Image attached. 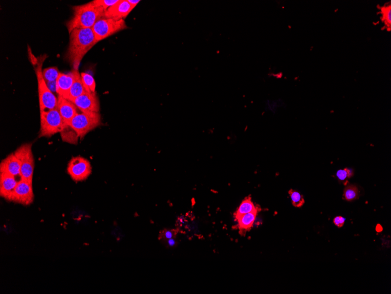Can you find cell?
<instances>
[{"mask_svg":"<svg viewBox=\"0 0 391 294\" xmlns=\"http://www.w3.org/2000/svg\"><path fill=\"white\" fill-rule=\"evenodd\" d=\"M97 43L92 28L75 29L70 33L69 47L65 59L73 69L79 70L82 59Z\"/></svg>","mask_w":391,"mask_h":294,"instance_id":"1","label":"cell"},{"mask_svg":"<svg viewBox=\"0 0 391 294\" xmlns=\"http://www.w3.org/2000/svg\"><path fill=\"white\" fill-rule=\"evenodd\" d=\"M346 169L347 172H348L349 179L352 178L354 175V171L353 169L350 168H346Z\"/></svg>","mask_w":391,"mask_h":294,"instance_id":"31","label":"cell"},{"mask_svg":"<svg viewBox=\"0 0 391 294\" xmlns=\"http://www.w3.org/2000/svg\"><path fill=\"white\" fill-rule=\"evenodd\" d=\"M72 102L81 112L99 113L100 103L96 93H84Z\"/></svg>","mask_w":391,"mask_h":294,"instance_id":"10","label":"cell"},{"mask_svg":"<svg viewBox=\"0 0 391 294\" xmlns=\"http://www.w3.org/2000/svg\"><path fill=\"white\" fill-rule=\"evenodd\" d=\"M46 57V55H43L39 58L34 57L32 60V62L35 66L38 79L40 112L56 109L58 107V98L47 87L43 76L42 68Z\"/></svg>","mask_w":391,"mask_h":294,"instance_id":"3","label":"cell"},{"mask_svg":"<svg viewBox=\"0 0 391 294\" xmlns=\"http://www.w3.org/2000/svg\"><path fill=\"white\" fill-rule=\"evenodd\" d=\"M102 123V117L99 113L82 112L77 113L68 125L75 131L78 137L83 138Z\"/></svg>","mask_w":391,"mask_h":294,"instance_id":"4","label":"cell"},{"mask_svg":"<svg viewBox=\"0 0 391 294\" xmlns=\"http://www.w3.org/2000/svg\"><path fill=\"white\" fill-rule=\"evenodd\" d=\"M336 177L339 181L345 184V185L348 182V179H349L348 172L346 169L338 171Z\"/></svg>","mask_w":391,"mask_h":294,"instance_id":"26","label":"cell"},{"mask_svg":"<svg viewBox=\"0 0 391 294\" xmlns=\"http://www.w3.org/2000/svg\"><path fill=\"white\" fill-rule=\"evenodd\" d=\"M379 10V14H381V20L384 25L383 29H386V31L391 30V3H386L382 6H378Z\"/></svg>","mask_w":391,"mask_h":294,"instance_id":"18","label":"cell"},{"mask_svg":"<svg viewBox=\"0 0 391 294\" xmlns=\"http://www.w3.org/2000/svg\"><path fill=\"white\" fill-rule=\"evenodd\" d=\"M120 0H94L92 2L95 6L104 9L105 11L110 8L111 7L116 5Z\"/></svg>","mask_w":391,"mask_h":294,"instance_id":"24","label":"cell"},{"mask_svg":"<svg viewBox=\"0 0 391 294\" xmlns=\"http://www.w3.org/2000/svg\"><path fill=\"white\" fill-rule=\"evenodd\" d=\"M0 173H5L14 177L21 176L20 160L15 155L14 153H11L2 160L0 163Z\"/></svg>","mask_w":391,"mask_h":294,"instance_id":"14","label":"cell"},{"mask_svg":"<svg viewBox=\"0 0 391 294\" xmlns=\"http://www.w3.org/2000/svg\"><path fill=\"white\" fill-rule=\"evenodd\" d=\"M75 80L73 71L65 74L61 73L57 80V93L58 96L65 98L68 94Z\"/></svg>","mask_w":391,"mask_h":294,"instance_id":"15","label":"cell"},{"mask_svg":"<svg viewBox=\"0 0 391 294\" xmlns=\"http://www.w3.org/2000/svg\"><path fill=\"white\" fill-rule=\"evenodd\" d=\"M58 111L64 123L66 125H68L74 116L78 113L77 112L78 109L72 101L64 97L58 96Z\"/></svg>","mask_w":391,"mask_h":294,"instance_id":"12","label":"cell"},{"mask_svg":"<svg viewBox=\"0 0 391 294\" xmlns=\"http://www.w3.org/2000/svg\"><path fill=\"white\" fill-rule=\"evenodd\" d=\"M167 241L169 247H175L177 244V242L175 238L169 239V240H167Z\"/></svg>","mask_w":391,"mask_h":294,"instance_id":"29","label":"cell"},{"mask_svg":"<svg viewBox=\"0 0 391 294\" xmlns=\"http://www.w3.org/2000/svg\"><path fill=\"white\" fill-rule=\"evenodd\" d=\"M346 221L345 218L341 216H337L333 220V223L335 226L338 228H341L344 226Z\"/></svg>","mask_w":391,"mask_h":294,"instance_id":"27","label":"cell"},{"mask_svg":"<svg viewBox=\"0 0 391 294\" xmlns=\"http://www.w3.org/2000/svg\"><path fill=\"white\" fill-rule=\"evenodd\" d=\"M73 71L74 74H75V80H74L73 83L69 93L65 97V99H67L71 101L87 93L85 88L84 87L79 70L73 69Z\"/></svg>","mask_w":391,"mask_h":294,"instance_id":"16","label":"cell"},{"mask_svg":"<svg viewBox=\"0 0 391 294\" xmlns=\"http://www.w3.org/2000/svg\"><path fill=\"white\" fill-rule=\"evenodd\" d=\"M46 85L52 93H57V81L47 82Z\"/></svg>","mask_w":391,"mask_h":294,"instance_id":"28","label":"cell"},{"mask_svg":"<svg viewBox=\"0 0 391 294\" xmlns=\"http://www.w3.org/2000/svg\"><path fill=\"white\" fill-rule=\"evenodd\" d=\"M258 210L257 208L254 205L252 198L250 197H247L242 201L240 205L235 213V219H237L239 217L247 214L251 212Z\"/></svg>","mask_w":391,"mask_h":294,"instance_id":"19","label":"cell"},{"mask_svg":"<svg viewBox=\"0 0 391 294\" xmlns=\"http://www.w3.org/2000/svg\"><path fill=\"white\" fill-rule=\"evenodd\" d=\"M124 20L116 21L109 18H102L95 23L92 29L97 43L124 29H127Z\"/></svg>","mask_w":391,"mask_h":294,"instance_id":"7","label":"cell"},{"mask_svg":"<svg viewBox=\"0 0 391 294\" xmlns=\"http://www.w3.org/2000/svg\"><path fill=\"white\" fill-rule=\"evenodd\" d=\"M66 126L58 108L40 112V138L61 133Z\"/></svg>","mask_w":391,"mask_h":294,"instance_id":"5","label":"cell"},{"mask_svg":"<svg viewBox=\"0 0 391 294\" xmlns=\"http://www.w3.org/2000/svg\"><path fill=\"white\" fill-rule=\"evenodd\" d=\"M31 143L21 145L14 153L20 160L21 164V179L32 184L34 175L35 160L33 155Z\"/></svg>","mask_w":391,"mask_h":294,"instance_id":"6","label":"cell"},{"mask_svg":"<svg viewBox=\"0 0 391 294\" xmlns=\"http://www.w3.org/2000/svg\"><path fill=\"white\" fill-rule=\"evenodd\" d=\"M73 16L67 23L69 33L75 29L92 28L96 22L104 18L105 10L93 2L73 7Z\"/></svg>","mask_w":391,"mask_h":294,"instance_id":"2","label":"cell"},{"mask_svg":"<svg viewBox=\"0 0 391 294\" xmlns=\"http://www.w3.org/2000/svg\"><path fill=\"white\" fill-rule=\"evenodd\" d=\"M177 234L178 231L176 230L165 229L161 233L160 237L163 239V240L167 241L169 239L175 238Z\"/></svg>","mask_w":391,"mask_h":294,"instance_id":"25","label":"cell"},{"mask_svg":"<svg viewBox=\"0 0 391 294\" xmlns=\"http://www.w3.org/2000/svg\"><path fill=\"white\" fill-rule=\"evenodd\" d=\"M34 200L32 184L21 179L18 182L10 201L24 205L31 204Z\"/></svg>","mask_w":391,"mask_h":294,"instance_id":"9","label":"cell"},{"mask_svg":"<svg viewBox=\"0 0 391 294\" xmlns=\"http://www.w3.org/2000/svg\"><path fill=\"white\" fill-rule=\"evenodd\" d=\"M289 196L292 203L295 207H301L305 204V199L300 193L291 189L289 191Z\"/></svg>","mask_w":391,"mask_h":294,"instance_id":"23","label":"cell"},{"mask_svg":"<svg viewBox=\"0 0 391 294\" xmlns=\"http://www.w3.org/2000/svg\"><path fill=\"white\" fill-rule=\"evenodd\" d=\"M258 213V210L247 213V214L239 217L236 219L238 222L239 233H246L252 229L254 222H255Z\"/></svg>","mask_w":391,"mask_h":294,"instance_id":"17","label":"cell"},{"mask_svg":"<svg viewBox=\"0 0 391 294\" xmlns=\"http://www.w3.org/2000/svg\"><path fill=\"white\" fill-rule=\"evenodd\" d=\"M67 171L73 181L79 182L86 181L89 177L92 167L89 161L79 156L74 157L69 161Z\"/></svg>","mask_w":391,"mask_h":294,"instance_id":"8","label":"cell"},{"mask_svg":"<svg viewBox=\"0 0 391 294\" xmlns=\"http://www.w3.org/2000/svg\"><path fill=\"white\" fill-rule=\"evenodd\" d=\"M134 9L127 0H120L116 5L105 11L104 18L116 21L124 20Z\"/></svg>","mask_w":391,"mask_h":294,"instance_id":"11","label":"cell"},{"mask_svg":"<svg viewBox=\"0 0 391 294\" xmlns=\"http://www.w3.org/2000/svg\"><path fill=\"white\" fill-rule=\"evenodd\" d=\"M345 199L347 201H352L357 199L359 197V190L355 185H349L346 187L343 194Z\"/></svg>","mask_w":391,"mask_h":294,"instance_id":"22","label":"cell"},{"mask_svg":"<svg viewBox=\"0 0 391 294\" xmlns=\"http://www.w3.org/2000/svg\"><path fill=\"white\" fill-rule=\"evenodd\" d=\"M17 183L16 177L5 173H0V196L10 201Z\"/></svg>","mask_w":391,"mask_h":294,"instance_id":"13","label":"cell"},{"mask_svg":"<svg viewBox=\"0 0 391 294\" xmlns=\"http://www.w3.org/2000/svg\"><path fill=\"white\" fill-rule=\"evenodd\" d=\"M80 75L84 87L85 88L87 93H95L96 84H95L93 76L89 74V73L85 72H82Z\"/></svg>","mask_w":391,"mask_h":294,"instance_id":"20","label":"cell"},{"mask_svg":"<svg viewBox=\"0 0 391 294\" xmlns=\"http://www.w3.org/2000/svg\"><path fill=\"white\" fill-rule=\"evenodd\" d=\"M42 73L44 79L47 82L57 81L61 72L57 67H50L44 69Z\"/></svg>","mask_w":391,"mask_h":294,"instance_id":"21","label":"cell"},{"mask_svg":"<svg viewBox=\"0 0 391 294\" xmlns=\"http://www.w3.org/2000/svg\"><path fill=\"white\" fill-rule=\"evenodd\" d=\"M127 2L134 9L141 2L140 0H127Z\"/></svg>","mask_w":391,"mask_h":294,"instance_id":"30","label":"cell"}]
</instances>
